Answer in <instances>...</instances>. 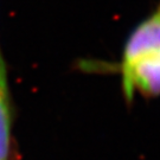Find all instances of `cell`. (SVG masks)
<instances>
[{
    "instance_id": "obj_2",
    "label": "cell",
    "mask_w": 160,
    "mask_h": 160,
    "mask_svg": "<svg viewBox=\"0 0 160 160\" xmlns=\"http://www.w3.org/2000/svg\"><path fill=\"white\" fill-rule=\"evenodd\" d=\"M11 104L6 67L0 68V160H8L11 147Z\"/></svg>"
},
{
    "instance_id": "obj_1",
    "label": "cell",
    "mask_w": 160,
    "mask_h": 160,
    "mask_svg": "<svg viewBox=\"0 0 160 160\" xmlns=\"http://www.w3.org/2000/svg\"><path fill=\"white\" fill-rule=\"evenodd\" d=\"M81 68L96 72L118 74L122 96L132 104L137 95L146 100L160 96V0L132 29L119 62L82 61Z\"/></svg>"
}]
</instances>
